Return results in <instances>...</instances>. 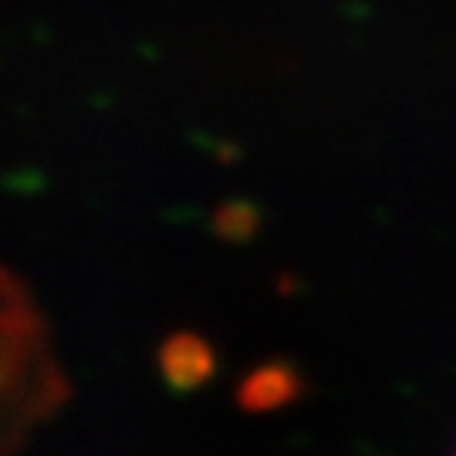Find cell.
<instances>
[{"mask_svg":"<svg viewBox=\"0 0 456 456\" xmlns=\"http://www.w3.org/2000/svg\"><path fill=\"white\" fill-rule=\"evenodd\" d=\"M65 399V379L51 355L31 294L0 267V456L17 453Z\"/></svg>","mask_w":456,"mask_h":456,"instance_id":"cell-1","label":"cell"}]
</instances>
